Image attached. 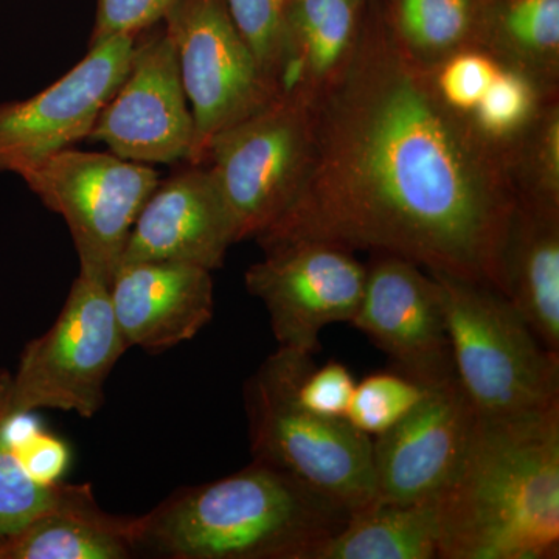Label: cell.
<instances>
[{
  "instance_id": "24",
  "label": "cell",
  "mask_w": 559,
  "mask_h": 559,
  "mask_svg": "<svg viewBox=\"0 0 559 559\" xmlns=\"http://www.w3.org/2000/svg\"><path fill=\"white\" fill-rule=\"evenodd\" d=\"M500 146L518 202L559 212L558 98L544 103L527 130Z\"/></svg>"
},
{
  "instance_id": "15",
  "label": "cell",
  "mask_w": 559,
  "mask_h": 559,
  "mask_svg": "<svg viewBox=\"0 0 559 559\" xmlns=\"http://www.w3.org/2000/svg\"><path fill=\"white\" fill-rule=\"evenodd\" d=\"M235 242L234 219L218 183L209 167L190 165L151 193L132 226L120 264L168 261L212 272L223 266Z\"/></svg>"
},
{
  "instance_id": "21",
  "label": "cell",
  "mask_w": 559,
  "mask_h": 559,
  "mask_svg": "<svg viewBox=\"0 0 559 559\" xmlns=\"http://www.w3.org/2000/svg\"><path fill=\"white\" fill-rule=\"evenodd\" d=\"M439 539L436 499L373 500L353 510L347 524L312 559H436Z\"/></svg>"
},
{
  "instance_id": "1",
  "label": "cell",
  "mask_w": 559,
  "mask_h": 559,
  "mask_svg": "<svg viewBox=\"0 0 559 559\" xmlns=\"http://www.w3.org/2000/svg\"><path fill=\"white\" fill-rule=\"evenodd\" d=\"M310 167L261 248L322 241L390 253L503 293L518 198L503 146L441 100L432 68L367 0L355 49L311 100Z\"/></svg>"
},
{
  "instance_id": "22",
  "label": "cell",
  "mask_w": 559,
  "mask_h": 559,
  "mask_svg": "<svg viewBox=\"0 0 559 559\" xmlns=\"http://www.w3.org/2000/svg\"><path fill=\"white\" fill-rule=\"evenodd\" d=\"M382 5L401 43L428 66L473 46L480 0H382Z\"/></svg>"
},
{
  "instance_id": "17",
  "label": "cell",
  "mask_w": 559,
  "mask_h": 559,
  "mask_svg": "<svg viewBox=\"0 0 559 559\" xmlns=\"http://www.w3.org/2000/svg\"><path fill=\"white\" fill-rule=\"evenodd\" d=\"M142 516H114L90 485H68L57 506L0 540V559H127L142 549Z\"/></svg>"
},
{
  "instance_id": "19",
  "label": "cell",
  "mask_w": 559,
  "mask_h": 559,
  "mask_svg": "<svg viewBox=\"0 0 559 559\" xmlns=\"http://www.w3.org/2000/svg\"><path fill=\"white\" fill-rule=\"evenodd\" d=\"M367 0H288L278 94L311 103L355 49Z\"/></svg>"
},
{
  "instance_id": "13",
  "label": "cell",
  "mask_w": 559,
  "mask_h": 559,
  "mask_svg": "<svg viewBox=\"0 0 559 559\" xmlns=\"http://www.w3.org/2000/svg\"><path fill=\"white\" fill-rule=\"evenodd\" d=\"M193 117L178 57L164 28L135 40L130 69L103 106L90 135L109 153L139 164L189 160Z\"/></svg>"
},
{
  "instance_id": "2",
  "label": "cell",
  "mask_w": 559,
  "mask_h": 559,
  "mask_svg": "<svg viewBox=\"0 0 559 559\" xmlns=\"http://www.w3.org/2000/svg\"><path fill=\"white\" fill-rule=\"evenodd\" d=\"M436 503L441 559H557L559 404L524 417H477Z\"/></svg>"
},
{
  "instance_id": "9",
  "label": "cell",
  "mask_w": 559,
  "mask_h": 559,
  "mask_svg": "<svg viewBox=\"0 0 559 559\" xmlns=\"http://www.w3.org/2000/svg\"><path fill=\"white\" fill-rule=\"evenodd\" d=\"M193 117L190 165L212 140L264 108L278 92L242 38L226 0H179L164 20Z\"/></svg>"
},
{
  "instance_id": "28",
  "label": "cell",
  "mask_w": 559,
  "mask_h": 559,
  "mask_svg": "<svg viewBox=\"0 0 559 559\" xmlns=\"http://www.w3.org/2000/svg\"><path fill=\"white\" fill-rule=\"evenodd\" d=\"M500 66L488 51L466 46L430 68L441 100L457 112L469 116L498 75Z\"/></svg>"
},
{
  "instance_id": "26",
  "label": "cell",
  "mask_w": 559,
  "mask_h": 559,
  "mask_svg": "<svg viewBox=\"0 0 559 559\" xmlns=\"http://www.w3.org/2000/svg\"><path fill=\"white\" fill-rule=\"evenodd\" d=\"M426 389L399 371H381L356 382L345 419L369 437H380L419 403Z\"/></svg>"
},
{
  "instance_id": "18",
  "label": "cell",
  "mask_w": 559,
  "mask_h": 559,
  "mask_svg": "<svg viewBox=\"0 0 559 559\" xmlns=\"http://www.w3.org/2000/svg\"><path fill=\"white\" fill-rule=\"evenodd\" d=\"M533 333L559 353V212L518 202L503 255V293Z\"/></svg>"
},
{
  "instance_id": "30",
  "label": "cell",
  "mask_w": 559,
  "mask_h": 559,
  "mask_svg": "<svg viewBox=\"0 0 559 559\" xmlns=\"http://www.w3.org/2000/svg\"><path fill=\"white\" fill-rule=\"evenodd\" d=\"M356 381L347 367L330 360L312 366L297 385V401L305 409L326 418H345Z\"/></svg>"
},
{
  "instance_id": "7",
  "label": "cell",
  "mask_w": 559,
  "mask_h": 559,
  "mask_svg": "<svg viewBox=\"0 0 559 559\" xmlns=\"http://www.w3.org/2000/svg\"><path fill=\"white\" fill-rule=\"evenodd\" d=\"M128 348L109 286L80 271L53 325L22 353L11 377V404L20 412L55 409L92 418L105 404L106 381Z\"/></svg>"
},
{
  "instance_id": "16",
  "label": "cell",
  "mask_w": 559,
  "mask_h": 559,
  "mask_svg": "<svg viewBox=\"0 0 559 559\" xmlns=\"http://www.w3.org/2000/svg\"><path fill=\"white\" fill-rule=\"evenodd\" d=\"M109 294L128 347L150 353L193 340L215 311L212 272L191 264H120Z\"/></svg>"
},
{
  "instance_id": "14",
  "label": "cell",
  "mask_w": 559,
  "mask_h": 559,
  "mask_svg": "<svg viewBox=\"0 0 559 559\" xmlns=\"http://www.w3.org/2000/svg\"><path fill=\"white\" fill-rule=\"evenodd\" d=\"M476 418L457 380L426 389L399 425L374 437V500L437 499L465 457Z\"/></svg>"
},
{
  "instance_id": "29",
  "label": "cell",
  "mask_w": 559,
  "mask_h": 559,
  "mask_svg": "<svg viewBox=\"0 0 559 559\" xmlns=\"http://www.w3.org/2000/svg\"><path fill=\"white\" fill-rule=\"evenodd\" d=\"M179 0H98L90 47L119 35H142L164 22Z\"/></svg>"
},
{
  "instance_id": "20",
  "label": "cell",
  "mask_w": 559,
  "mask_h": 559,
  "mask_svg": "<svg viewBox=\"0 0 559 559\" xmlns=\"http://www.w3.org/2000/svg\"><path fill=\"white\" fill-rule=\"evenodd\" d=\"M473 46L558 97L559 0H480Z\"/></svg>"
},
{
  "instance_id": "10",
  "label": "cell",
  "mask_w": 559,
  "mask_h": 559,
  "mask_svg": "<svg viewBox=\"0 0 559 559\" xmlns=\"http://www.w3.org/2000/svg\"><path fill=\"white\" fill-rule=\"evenodd\" d=\"M246 272L250 296L263 301L278 347L314 355L320 333L358 311L367 266L352 250L322 241L264 248Z\"/></svg>"
},
{
  "instance_id": "6",
  "label": "cell",
  "mask_w": 559,
  "mask_h": 559,
  "mask_svg": "<svg viewBox=\"0 0 559 559\" xmlns=\"http://www.w3.org/2000/svg\"><path fill=\"white\" fill-rule=\"evenodd\" d=\"M311 145V103L293 94H278L212 140L205 165L229 207L237 242L259 240L288 213Z\"/></svg>"
},
{
  "instance_id": "23",
  "label": "cell",
  "mask_w": 559,
  "mask_h": 559,
  "mask_svg": "<svg viewBox=\"0 0 559 559\" xmlns=\"http://www.w3.org/2000/svg\"><path fill=\"white\" fill-rule=\"evenodd\" d=\"M10 388V374H0V540L21 532L57 506L69 485L43 484L25 466L14 440L16 409L11 404Z\"/></svg>"
},
{
  "instance_id": "27",
  "label": "cell",
  "mask_w": 559,
  "mask_h": 559,
  "mask_svg": "<svg viewBox=\"0 0 559 559\" xmlns=\"http://www.w3.org/2000/svg\"><path fill=\"white\" fill-rule=\"evenodd\" d=\"M242 38L278 92L285 60V14L288 0H226Z\"/></svg>"
},
{
  "instance_id": "5",
  "label": "cell",
  "mask_w": 559,
  "mask_h": 559,
  "mask_svg": "<svg viewBox=\"0 0 559 559\" xmlns=\"http://www.w3.org/2000/svg\"><path fill=\"white\" fill-rule=\"evenodd\" d=\"M443 294L455 377L477 417H524L559 404V353L498 290L429 272Z\"/></svg>"
},
{
  "instance_id": "11",
  "label": "cell",
  "mask_w": 559,
  "mask_h": 559,
  "mask_svg": "<svg viewBox=\"0 0 559 559\" xmlns=\"http://www.w3.org/2000/svg\"><path fill=\"white\" fill-rule=\"evenodd\" d=\"M349 323L385 353L395 371L423 388L457 380L443 294L437 278L418 264L373 253Z\"/></svg>"
},
{
  "instance_id": "25",
  "label": "cell",
  "mask_w": 559,
  "mask_h": 559,
  "mask_svg": "<svg viewBox=\"0 0 559 559\" xmlns=\"http://www.w3.org/2000/svg\"><path fill=\"white\" fill-rule=\"evenodd\" d=\"M551 98L558 97H547L525 73L500 66L469 119L484 138L503 145L527 130L544 103Z\"/></svg>"
},
{
  "instance_id": "8",
  "label": "cell",
  "mask_w": 559,
  "mask_h": 559,
  "mask_svg": "<svg viewBox=\"0 0 559 559\" xmlns=\"http://www.w3.org/2000/svg\"><path fill=\"white\" fill-rule=\"evenodd\" d=\"M17 176L68 224L80 271L109 286L140 210L159 186L157 171L112 153L66 148Z\"/></svg>"
},
{
  "instance_id": "12",
  "label": "cell",
  "mask_w": 559,
  "mask_h": 559,
  "mask_svg": "<svg viewBox=\"0 0 559 559\" xmlns=\"http://www.w3.org/2000/svg\"><path fill=\"white\" fill-rule=\"evenodd\" d=\"M138 35L90 47L57 83L27 100L0 103V173H16L90 139L103 106L130 69Z\"/></svg>"
},
{
  "instance_id": "4",
  "label": "cell",
  "mask_w": 559,
  "mask_h": 559,
  "mask_svg": "<svg viewBox=\"0 0 559 559\" xmlns=\"http://www.w3.org/2000/svg\"><path fill=\"white\" fill-rule=\"evenodd\" d=\"M307 353L278 347L246 382L253 460L285 471L347 507L362 509L377 499L373 441L345 418L305 409L297 385L311 367Z\"/></svg>"
},
{
  "instance_id": "3",
  "label": "cell",
  "mask_w": 559,
  "mask_h": 559,
  "mask_svg": "<svg viewBox=\"0 0 559 559\" xmlns=\"http://www.w3.org/2000/svg\"><path fill=\"white\" fill-rule=\"evenodd\" d=\"M353 510L253 460L142 516V549L173 559H312Z\"/></svg>"
}]
</instances>
